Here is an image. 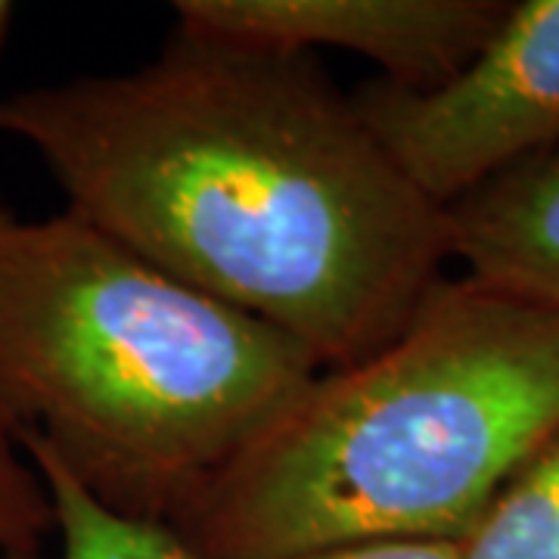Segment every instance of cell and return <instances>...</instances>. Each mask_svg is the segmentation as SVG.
Listing matches in <instances>:
<instances>
[{"instance_id": "obj_10", "label": "cell", "mask_w": 559, "mask_h": 559, "mask_svg": "<svg viewBox=\"0 0 559 559\" xmlns=\"http://www.w3.org/2000/svg\"><path fill=\"white\" fill-rule=\"evenodd\" d=\"M305 559H463L460 540H370Z\"/></svg>"}, {"instance_id": "obj_7", "label": "cell", "mask_w": 559, "mask_h": 559, "mask_svg": "<svg viewBox=\"0 0 559 559\" xmlns=\"http://www.w3.org/2000/svg\"><path fill=\"white\" fill-rule=\"evenodd\" d=\"M20 439L47 485L62 559H202L171 525L109 510L32 432Z\"/></svg>"}, {"instance_id": "obj_5", "label": "cell", "mask_w": 559, "mask_h": 559, "mask_svg": "<svg viewBox=\"0 0 559 559\" xmlns=\"http://www.w3.org/2000/svg\"><path fill=\"white\" fill-rule=\"evenodd\" d=\"M498 0H180L183 35L261 53L305 57L336 47L373 60L385 84L432 91L495 35Z\"/></svg>"}, {"instance_id": "obj_1", "label": "cell", "mask_w": 559, "mask_h": 559, "mask_svg": "<svg viewBox=\"0 0 559 559\" xmlns=\"http://www.w3.org/2000/svg\"><path fill=\"white\" fill-rule=\"evenodd\" d=\"M0 134L38 153L66 212L320 370L395 340L451 259L444 209L308 57L178 32L134 72L0 97Z\"/></svg>"}, {"instance_id": "obj_4", "label": "cell", "mask_w": 559, "mask_h": 559, "mask_svg": "<svg viewBox=\"0 0 559 559\" xmlns=\"http://www.w3.org/2000/svg\"><path fill=\"white\" fill-rule=\"evenodd\" d=\"M401 175L439 209L559 143V0L510 3L451 81L352 97Z\"/></svg>"}, {"instance_id": "obj_9", "label": "cell", "mask_w": 559, "mask_h": 559, "mask_svg": "<svg viewBox=\"0 0 559 559\" xmlns=\"http://www.w3.org/2000/svg\"><path fill=\"white\" fill-rule=\"evenodd\" d=\"M53 532V503L20 426L0 404V559H35L44 535Z\"/></svg>"}, {"instance_id": "obj_3", "label": "cell", "mask_w": 559, "mask_h": 559, "mask_svg": "<svg viewBox=\"0 0 559 559\" xmlns=\"http://www.w3.org/2000/svg\"><path fill=\"white\" fill-rule=\"evenodd\" d=\"M318 373L72 212L0 205V404L109 510L175 525Z\"/></svg>"}, {"instance_id": "obj_11", "label": "cell", "mask_w": 559, "mask_h": 559, "mask_svg": "<svg viewBox=\"0 0 559 559\" xmlns=\"http://www.w3.org/2000/svg\"><path fill=\"white\" fill-rule=\"evenodd\" d=\"M10 22H13V7L0 0V44H3V35H7V28H10Z\"/></svg>"}, {"instance_id": "obj_6", "label": "cell", "mask_w": 559, "mask_h": 559, "mask_svg": "<svg viewBox=\"0 0 559 559\" xmlns=\"http://www.w3.org/2000/svg\"><path fill=\"white\" fill-rule=\"evenodd\" d=\"M466 277L559 308V143L444 209Z\"/></svg>"}, {"instance_id": "obj_2", "label": "cell", "mask_w": 559, "mask_h": 559, "mask_svg": "<svg viewBox=\"0 0 559 559\" xmlns=\"http://www.w3.org/2000/svg\"><path fill=\"white\" fill-rule=\"evenodd\" d=\"M559 436V308L439 280L370 358L323 370L171 525L202 559L463 540Z\"/></svg>"}, {"instance_id": "obj_8", "label": "cell", "mask_w": 559, "mask_h": 559, "mask_svg": "<svg viewBox=\"0 0 559 559\" xmlns=\"http://www.w3.org/2000/svg\"><path fill=\"white\" fill-rule=\"evenodd\" d=\"M460 550L463 559H559V436L500 488Z\"/></svg>"}]
</instances>
